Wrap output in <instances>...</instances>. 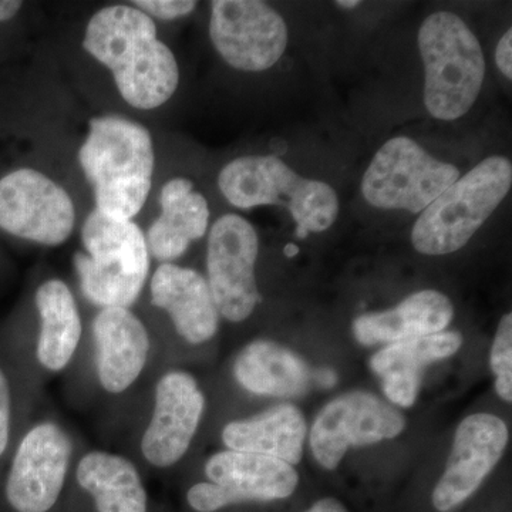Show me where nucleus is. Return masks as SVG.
Instances as JSON below:
<instances>
[{"mask_svg": "<svg viewBox=\"0 0 512 512\" xmlns=\"http://www.w3.org/2000/svg\"><path fill=\"white\" fill-rule=\"evenodd\" d=\"M83 47L109 70L134 109H158L177 92L180 67L173 50L158 37L156 22L131 3L97 10L84 30Z\"/></svg>", "mask_w": 512, "mask_h": 512, "instance_id": "f257e3e1", "label": "nucleus"}, {"mask_svg": "<svg viewBox=\"0 0 512 512\" xmlns=\"http://www.w3.org/2000/svg\"><path fill=\"white\" fill-rule=\"evenodd\" d=\"M79 161L92 185L96 210L121 221L140 214L156 168L153 137L143 124L116 114L94 117Z\"/></svg>", "mask_w": 512, "mask_h": 512, "instance_id": "f03ea898", "label": "nucleus"}, {"mask_svg": "<svg viewBox=\"0 0 512 512\" xmlns=\"http://www.w3.org/2000/svg\"><path fill=\"white\" fill-rule=\"evenodd\" d=\"M84 252L74 255L80 289L99 308H128L150 274L146 234L134 221L90 212L82 227Z\"/></svg>", "mask_w": 512, "mask_h": 512, "instance_id": "7ed1b4c3", "label": "nucleus"}, {"mask_svg": "<svg viewBox=\"0 0 512 512\" xmlns=\"http://www.w3.org/2000/svg\"><path fill=\"white\" fill-rule=\"evenodd\" d=\"M424 106L437 120L466 116L483 89L485 59L476 35L460 16L437 12L419 30Z\"/></svg>", "mask_w": 512, "mask_h": 512, "instance_id": "20e7f679", "label": "nucleus"}, {"mask_svg": "<svg viewBox=\"0 0 512 512\" xmlns=\"http://www.w3.org/2000/svg\"><path fill=\"white\" fill-rule=\"evenodd\" d=\"M218 187L239 210L259 205H282L296 222V237L332 227L339 214V198L329 184L298 175L275 156H244L222 168Z\"/></svg>", "mask_w": 512, "mask_h": 512, "instance_id": "39448f33", "label": "nucleus"}, {"mask_svg": "<svg viewBox=\"0 0 512 512\" xmlns=\"http://www.w3.org/2000/svg\"><path fill=\"white\" fill-rule=\"evenodd\" d=\"M511 184V161L485 158L421 212L413 227V247L431 256L463 248L504 201Z\"/></svg>", "mask_w": 512, "mask_h": 512, "instance_id": "423d86ee", "label": "nucleus"}, {"mask_svg": "<svg viewBox=\"0 0 512 512\" xmlns=\"http://www.w3.org/2000/svg\"><path fill=\"white\" fill-rule=\"evenodd\" d=\"M458 178L456 165L431 157L412 138L396 137L373 157L363 177L362 192L373 207L417 214Z\"/></svg>", "mask_w": 512, "mask_h": 512, "instance_id": "0eeeda50", "label": "nucleus"}, {"mask_svg": "<svg viewBox=\"0 0 512 512\" xmlns=\"http://www.w3.org/2000/svg\"><path fill=\"white\" fill-rule=\"evenodd\" d=\"M76 207L53 178L28 165L0 173V232L57 247L73 234Z\"/></svg>", "mask_w": 512, "mask_h": 512, "instance_id": "6e6552de", "label": "nucleus"}, {"mask_svg": "<svg viewBox=\"0 0 512 512\" xmlns=\"http://www.w3.org/2000/svg\"><path fill=\"white\" fill-rule=\"evenodd\" d=\"M258 252L254 225L241 215H222L212 225L207 282L218 313L229 322H244L261 301L255 276Z\"/></svg>", "mask_w": 512, "mask_h": 512, "instance_id": "1a4fd4ad", "label": "nucleus"}, {"mask_svg": "<svg viewBox=\"0 0 512 512\" xmlns=\"http://www.w3.org/2000/svg\"><path fill=\"white\" fill-rule=\"evenodd\" d=\"M212 45L234 69L265 72L284 56L288 26L274 8L259 0L211 2Z\"/></svg>", "mask_w": 512, "mask_h": 512, "instance_id": "9d476101", "label": "nucleus"}, {"mask_svg": "<svg viewBox=\"0 0 512 512\" xmlns=\"http://www.w3.org/2000/svg\"><path fill=\"white\" fill-rule=\"evenodd\" d=\"M404 427L403 414L376 394L350 392L336 397L320 410L309 441L320 466L335 470L350 447L392 440Z\"/></svg>", "mask_w": 512, "mask_h": 512, "instance_id": "9b49d317", "label": "nucleus"}, {"mask_svg": "<svg viewBox=\"0 0 512 512\" xmlns=\"http://www.w3.org/2000/svg\"><path fill=\"white\" fill-rule=\"evenodd\" d=\"M72 440L55 423H40L20 441L6 497L18 512L52 510L62 493L72 458Z\"/></svg>", "mask_w": 512, "mask_h": 512, "instance_id": "f8f14e48", "label": "nucleus"}, {"mask_svg": "<svg viewBox=\"0 0 512 512\" xmlns=\"http://www.w3.org/2000/svg\"><path fill=\"white\" fill-rule=\"evenodd\" d=\"M507 424L477 413L458 424L446 471L433 491L436 510L448 512L468 500L494 470L507 448Z\"/></svg>", "mask_w": 512, "mask_h": 512, "instance_id": "ddd939ff", "label": "nucleus"}, {"mask_svg": "<svg viewBox=\"0 0 512 512\" xmlns=\"http://www.w3.org/2000/svg\"><path fill=\"white\" fill-rule=\"evenodd\" d=\"M204 409V393L190 373L171 370L158 380L153 417L141 440L151 466L171 467L185 456Z\"/></svg>", "mask_w": 512, "mask_h": 512, "instance_id": "4468645a", "label": "nucleus"}, {"mask_svg": "<svg viewBox=\"0 0 512 512\" xmlns=\"http://www.w3.org/2000/svg\"><path fill=\"white\" fill-rule=\"evenodd\" d=\"M151 302L170 316L178 335L191 345L214 338L220 313L207 279L191 268L161 264L150 282Z\"/></svg>", "mask_w": 512, "mask_h": 512, "instance_id": "2eb2a0df", "label": "nucleus"}, {"mask_svg": "<svg viewBox=\"0 0 512 512\" xmlns=\"http://www.w3.org/2000/svg\"><path fill=\"white\" fill-rule=\"evenodd\" d=\"M92 329L101 387L111 394L126 392L147 363L151 343L146 326L128 308H104Z\"/></svg>", "mask_w": 512, "mask_h": 512, "instance_id": "dca6fc26", "label": "nucleus"}, {"mask_svg": "<svg viewBox=\"0 0 512 512\" xmlns=\"http://www.w3.org/2000/svg\"><path fill=\"white\" fill-rule=\"evenodd\" d=\"M211 483L227 491L229 503L284 500L295 493L299 476L278 458L244 451H220L205 464Z\"/></svg>", "mask_w": 512, "mask_h": 512, "instance_id": "f3484780", "label": "nucleus"}, {"mask_svg": "<svg viewBox=\"0 0 512 512\" xmlns=\"http://www.w3.org/2000/svg\"><path fill=\"white\" fill-rule=\"evenodd\" d=\"M463 345L458 332H440L423 338L392 343L370 357L369 366L382 380L387 399L400 407H412L419 394L424 370L439 360L456 355Z\"/></svg>", "mask_w": 512, "mask_h": 512, "instance_id": "a211bd4d", "label": "nucleus"}, {"mask_svg": "<svg viewBox=\"0 0 512 512\" xmlns=\"http://www.w3.org/2000/svg\"><path fill=\"white\" fill-rule=\"evenodd\" d=\"M161 214L146 234L148 252L161 264H173L188 251L192 242L207 234L210 207L201 192L187 178L167 181L161 188Z\"/></svg>", "mask_w": 512, "mask_h": 512, "instance_id": "6ab92c4d", "label": "nucleus"}, {"mask_svg": "<svg viewBox=\"0 0 512 512\" xmlns=\"http://www.w3.org/2000/svg\"><path fill=\"white\" fill-rule=\"evenodd\" d=\"M453 303L444 293H413L389 311L365 313L353 322V335L363 346L392 345L444 332L453 320Z\"/></svg>", "mask_w": 512, "mask_h": 512, "instance_id": "aec40b11", "label": "nucleus"}, {"mask_svg": "<svg viewBox=\"0 0 512 512\" xmlns=\"http://www.w3.org/2000/svg\"><path fill=\"white\" fill-rule=\"evenodd\" d=\"M306 434L301 410L279 404L249 419L231 421L222 430V441L228 450L278 458L293 466L301 461Z\"/></svg>", "mask_w": 512, "mask_h": 512, "instance_id": "412c9836", "label": "nucleus"}, {"mask_svg": "<svg viewBox=\"0 0 512 512\" xmlns=\"http://www.w3.org/2000/svg\"><path fill=\"white\" fill-rule=\"evenodd\" d=\"M312 375L301 356L271 340L249 343L234 363L235 379L256 396H302L313 382Z\"/></svg>", "mask_w": 512, "mask_h": 512, "instance_id": "4be33fe9", "label": "nucleus"}, {"mask_svg": "<svg viewBox=\"0 0 512 512\" xmlns=\"http://www.w3.org/2000/svg\"><path fill=\"white\" fill-rule=\"evenodd\" d=\"M40 316L36 356L50 372L69 365L82 338V318L69 286L60 279L43 282L35 292Z\"/></svg>", "mask_w": 512, "mask_h": 512, "instance_id": "5701e85b", "label": "nucleus"}, {"mask_svg": "<svg viewBox=\"0 0 512 512\" xmlns=\"http://www.w3.org/2000/svg\"><path fill=\"white\" fill-rule=\"evenodd\" d=\"M77 483L92 495L97 512H147V493L127 458L92 451L80 460Z\"/></svg>", "mask_w": 512, "mask_h": 512, "instance_id": "b1692460", "label": "nucleus"}, {"mask_svg": "<svg viewBox=\"0 0 512 512\" xmlns=\"http://www.w3.org/2000/svg\"><path fill=\"white\" fill-rule=\"evenodd\" d=\"M495 390L504 402H512V315L505 313L498 325L490 356Z\"/></svg>", "mask_w": 512, "mask_h": 512, "instance_id": "393cba45", "label": "nucleus"}, {"mask_svg": "<svg viewBox=\"0 0 512 512\" xmlns=\"http://www.w3.org/2000/svg\"><path fill=\"white\" fill-rule=\"evenodd\" d=\"M131 5L151 19L175 20L191 15L197 8L194 0H136Z\"/></svg>", "mask_w": 512, "mask_h": 512, "instance_id": "a878e982", "label": "nucleus"}, {"mask_svg": "<svg viewBox=\"0 0 512 512\" xmlns=\"http://www.w3.org/2000/svg\"><path fill=\"white\" fill-rule=\"evenodd\" d=\"M10 437V387L5 373L0 369V456L8 448Z\"/></svg>", "mask_w": 512, "mask_h": 512, "instance_id": "bb28decb", "label": "nucleus"}, {"mask_svg": "<svg viewBox=\"0 0 512 512\" xmlns=\"http://www.w3.org/2000/svg\"><path fill=\"white\" fill-rule=\"evenodd\" d=\"M512 30H507L504 36L498 42L497 49H495V63H497L500 72L507 77L508 80L512 79Z\"/></svg>", "mask_w": 512, "mask_h": 512, "instance_id": "cd10ccee", "label": "nucleus"}, {"mask_svg": "<svg viewBox=\"0 0 512 512\" xmlns=\"http://www.w3.org/2000/svg\"><path fill=\"white\" fill-rule=\"evenodd\" d=\"M306 512H348L335 498H322Z\"/></svg>", "mask_w": 512, "mask_h": 512, "instance_id": "c85d7f7f", "label": "nucleus"}, {"mask_svg": "<svg viewBox=\"0 0 512 512\" xmlns=\"http://www.w3.org/2000/svg\"><path fill=\"white\" fill-rule=\"evenodd\" d=\"M312 379L315 380L319 386L326 387V389L335 386L336 382H338V376H336V373L330 369L316 370L312 375Z\"/></svg>", "mask_w": 512, "mask_h": 512, "instance_id": "c756f323", "label": "nucleus"}, {"mask_svg": "<svg viewBox=\"0 0 512 512\" xmlns=\"http://www.w3.org/2000/svg\"><path fill=\"white\" fill-rule=\"evenodd\" d=\"M336 5L343 9H353L360 6V2H357V0H339V2H336Z\"/></svg>", "mask_w": 512, "mask_h": 512, "instance_id": "7c9ffc66", "label": "nucleus"}, {"mask_svg": "<svg viewBox=\"0 0 512 512\" xmlns=\"http://www.w3.org/2000/svg\"><path fill=\"white\" fill-rule=\"evenodd\" d=\"M284 252H285V255L288 256V258H293V256H296L299 254L298 245L288 244V245H286Z\"/></svg>", "mask_w": 512, "mask_h": 512, "instance_id": "2f4dec72", "label": "nucleus"}]
</instances>
